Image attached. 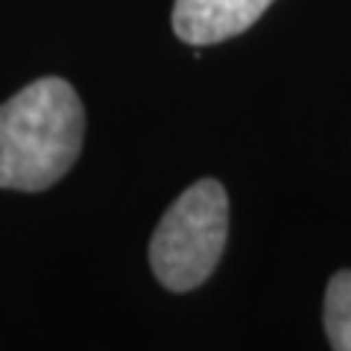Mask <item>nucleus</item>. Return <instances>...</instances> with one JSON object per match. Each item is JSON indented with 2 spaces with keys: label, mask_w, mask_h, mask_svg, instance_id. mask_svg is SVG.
<instances>
[{
  "label": "nucleus",
  "mask_w": 351,
  "mask_h": 351,
  "mask_svg": "<svg viewBox=\"0 0 351 351\" xmlns=\"http://www.w3.org/2000/svg\"><path fill=\"white\" fill-rule=\"evenodd\" d=\"M272 0H176L173 29L188 44H217L246 32Z\"/></svg>",
  "instance_id": "3"
},
{
  "label": "nucleus",
  "mask_w": 351,
  "mask_h": 351,
  "mask_svg": "<svg viewBox=\"0 0 351 351\" xmlns=\"http://www.w3.org/2000/svg\"><path fill=\"white\" fill-rule=\"evenodd\" d=\"M325 334L337 351H351V269H339L325 290Z\"/></svg>",
  "instance_id": "4"
},
{
  "label": "nucleus",
  "mask_w": 351,
  "mask_h": 351,
  "mask_svg": "<svg viewBox=\"0 0 351 351\" xmlns=\"http://www.w3.org/2000/svg\"><path fill=\"white\" fill-rule=\"evenodd\" d=\"M80 94L59 76H44L0 103V188L47 191L82 149Z\"/></svg>",
  "instance_id": "1"
},
{
  "label": "nucleus",
  "mask_w": 351,
  "mask_h": 351,
  "mask_svg": "<svg viewBox=\"0 0 351 351\" xmlns=\"http://www.w3.org/2000/svg\"><path fill=\"white\" fill-rule=\"evenodd\" d=\"M228 240V193L217 179L191 184L149 240V267L173 293H188L211 276Z\"/></svg>",
  "instance_id": "2"
}]
</instances>
